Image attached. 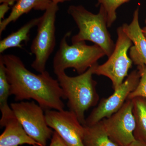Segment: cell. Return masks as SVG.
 Segmentation results:
<instances>
[{
  "mask_svg": "<svg viewBox=\"0 0 146 146\" xmlns=\"http://www.w3.org/2000/svg\"><path fill=\"white\" fill-rule=\"evenodd\" d=\"M0 56L5 65L10 96H14L16 101L32 99L44 110H64V96L57 80L46 71L39 74L32 72L15 55Z\"/></svg>",
  "mask_w": 146,
  "mask_h": 146,
  "instance_id": "cell-1",
  "label": "cell"
},
{
  "mask_svg": "<svg viewBox=\"0 0 146 146\" xmlns=\"http://www.w3.org/2000/svg\"><path fill=\"white\" fill-rule=\"evenodd\" d=\"M97 64L98 63L76 76L67 75L65 72L55 74L63 91L64 99L68 100L69 110L75 115L83 125L86 120L85 112L99 102L97 82L93 78Z\"/></svg>",
  "mask_w": 146,
  "mask_h": 146,
  "instance_id": "cell-2",
  "label": "cell"
},
{
  "mask_svg": "<svg viewBox=\"0 0 146 146\" xmlns=\"http://www.w3.org/2000/svg\"><path fill=\"white\" fill-rule=\"evenodd\" d=\"M79 29L72 38V44L89 41L98 45L109 57L115 44L108 30L107 19L104 9L100 6L99 11L94 14L81 5L70 6L68 9Z\"/></svg>",
  "mask_w": 146,
  "mask_h": 146,
  "instance_id": "cell-3",
  "label": "cell"
},
{
  "mask_svg": "<svg viewBox=\"0 0 146 146\" xmlns=\"http://www.w3.org/2000/svg\"><path fill=\"white\" fill-rule=\"evenodd\" d=\"M71 35V32L66 33L60 40L53 60L55 74L73 68L80 74L98 63V60L106 55L99 46H89L86 44L85 41L69 45L67 40Z\"/></svg>",
  "mask_w": 146,
  "mask_h": 146,
  "instance_id": "cell-4",
  "label": "cell"
},
{
  "mask_svg": "<svg viewBox=\"0 0 146 146\" xmlns=\"http://www.w3.org/2000/svg\"><path fill=\"white\" fill-rule=\"evenodd\" d=\"M58 9V4L52 2L40 17L37 33L31 46L32 54L35 56L31 66L39 73L46 71L47 61L56 46L55 21Z\"/></svg>",
  "mask_w": 146,
  "mask_h": 146,
  "instance_id": "cell-5",
  "label": "cell"
},
{
  "mask_svg": "<svg viewBox=\"0 0 146 146\" xmlns=\"http://www.w3.org/2000/svg\"><path fill=\"white\" fill-rule=\"evenodd\" d=\"M117 39L115 49L105 63L97 64L94 70V74L103 76L111 80L112 89H117L128 75V71L133 62L128 55V51L133 44L125 33L122 27L117 29Z\"/></svg>",
  "mask_w": 146,
  "mask_h": 146,
  "instance_id": "cell-6",
  "label": "cell"
},
{
  "mask_svg": "<svg viewBox=\"0 0 146 146\" xmlns=\"http://www.w3.org/2000/svg\"><path fill=\"white\" fill-rule=\"evenodd\" d=\"M14 115L30 137L42 146H46L54 131L47 124L44 110L34 101L11 104Z\"/></svg>",
  "mask_w": 146,
  "mask_h": 146,
  "instance_id": "cell-7",
  "label": "cell"
},
{
  "mask_svg": "<svg viewBox=\"0 0 146 146\" xmlns=\"http://www.w3.org/2000/svg\"><path fill=\"white\" fill-rule=\"evenodd\" d=\"M138 69L132 71L125 80L108 98H102L86 118L84 125H91L109 117L122 107L129 94L134 91L140 81Z\"/></svg>",
  "mask_w": 146,
  "mask_h": 146,
  "instance_id": "cell-8",
  "label": "cell"
},
{
  "mask_svg": "<svg viewBox=\"0 0 146 146\" xmlns=\"http://www.w3.org/2000/svg\"><path fill=\"white\" fill-rule=\"evenodd\" d=\"M133 107L132 100L127 99L117 112L100 121L109 138L118 146H127L136 140Z\"/></svg>",
  "mask_w": 146,
  "mask_h": 146,
  "instance_id": "cell-9",
  "label": "cell"
},
{
  "mask_svg": "<svg viewBox=\"0 0 146 146\" xmlns=\"http://www.w3.org/2000/svg\"><path fill=\"white\" fill-rule=\"evenodd\" d=\"M47 124L60 136L68 146H84V127L71 111L45 110Z\"/></svg>",
  "mask_w": 146,
  "mask_h": 146,
  "instance_id": "cell-10",
  "label": "cell"
},
{
  "mask_svg": "<svg viewBox=\"0 0 146 146\" xmlns=\"http://www.w3.org/2000/svg\"><path fill=\"white\" fill-rule=\"evenodd\" d=\"M139 11L138 7L135 10L130 24L122 26L133 44L129 49V57L137 67L146 66V39L139 24Z\"/></svg>",
  "mask_w": 146,
  "mask_h": 146,
  "instance_id": "cell-11",
  "label": "cell"
},
{
  "mask_svg": "<svg viewBox=\"0 0 146 146\" xmlns=\"http://www.w3.org/2000/svg\"><path fill=\"white\" fill-rule=\"evenodd\" d=\"M0 136V146H20L40 145L30 137L16 117L7 123Z\"/></svg>",
  "mask_w": 146,
  "mask_h": 146,
  "instance_id": "cell-12",
  "label": "cell"
},
{
  "mask_svg": "<svg viewBox=\"0 0 146 146\" xmlns=\"http://www.w3.org/2000/svg\"><path fill=\"white\" fill-rule=\"evenodd\" d=\"M52 2V0H18L9 16L0 22V35L9 24L16 22L24 14L32 9L45 11Z\"/></svg>",
  "mask_w": 146,
  "mask_h": 146,
  "instance_id": "cell-13",
  "label": "cell"
},
{
  "mask_svg": "<svg viewBox=\"0 0 146 146\" xmlns=\"http://www.w3.org/2000/svg\"><path fill=\"white\" fill-rule=\"evenodd\" d=\"M10 88L5 65L0 56V110L1 113L0 126L2 127H5L9 120L16 117L10 106L8 104Z\"/></svg>",
  "mask_w": 146,
  "mask_h": 146,
  "instance_id": "cell-14",
  "label": "cell"
},
{
  "mask_svg": "<svg viewBox=\"0 0 146 146\" xmlns=\"http://www.w3.org/2000/svg\"><path fill=\"white\" fill-rule=\"evenodd\" d=\"M40 17L33 18L24 25L17 31L12 33L0 42V53L12 48H23L21 43L29 40L30 32L32 29L37 26Z\"/></svg>",
  "mask_w": 146,
  "mask_h": 146,
  "instance_id": "cell-15",
  "label": "cell"
},
{
  "mask_svg": "<svg viewBox=\"0 0 146 146\" xmlns=\"http://www.w3.org/2000/svg\"><path fill=\"white\" fill-rule=\"evenodd\" d=\"M84 127V146H118L109 138L101 121Z\"/></svg>",
  "mask_w": 146,
  "mask_h": 146,
  "instance_id": "cell-16",
  "label": "cell"
},
{
  "mask_svg": "<svg viewBox=\"0 0 146 146\" xmlns=\"http://www.w3.org/2000/svg\"><path fill=\"white\" fill-rule=\"evenodd\" d=\"M132 100L136 122L133 135L136 140L146 143V98L137 97Z\"/></svg>",
  "mask_w": 146,
  "mask_h": 146,
  "instance_id": "cell-17",
  "label": "cell"
},
{
  "mask_svg": "<svg viewBox=\"0 0 146 146\" xmlns=\"http://www.w3.org/2000/svg\"><path fill=\"white\" fill-rule=\"evenodd\" d=\"M130 0H98V4L104 9L107 16L108 27L112 26L117 18V10Z\"/></svg>",
  "mask_w": 146,
  "mask_h": 146,
  "instance_id": "cell-18",
  "label": "cell"
},
{
  "mask_svg": "<svg viewBox=\"0 0 146 146\" xmlns=\"http://www.w3.org/2000/svg\"><path fill=\"white\" fill-rule=\"evenodd\" d=\"M137 69L141 75L138 86L129 96L128 99L132 100L137 97L146 98V66H138Z\"/></svg>",
  "mask_w": 146,
  "mask_h": 146,
  "instance_id": "cell-19",
  "label": "cell"
},
{
  "mask_svg": "<svg viewBox=\"0 0 146 146\" xmlns=\"http://www.w3.org/2000/svg\"><path fill=\"white\" fill-rule=\"evenodd\" d=\"M49 146H68L56 131H54Z\"/></svg>",
  "mask_w": 146,
  "mask_h": 146,
  "instance_id": "cell-20",
  "label": "cell"
},
{
  "mask_svg": "<svg viewBox=\"0 0 146 146\" xmlns=\"http://www.w3.org/2000/svg\"><path fill=\"white\" fill-rule=\"evenodd\" d=\"M10 6L6 3H2L0 5V22L5 19L6 13L10 9Z\"/></svg>",
  "mask_w": 146,
  "mask_h": 146,
  "instance_id": "cell-21",
  "label": "cell"
},
{
  "mask_svg": "<svg viewBox=\"0 0 146 146\" xmlns=\"http://www.w3.org/2000/svg\"><path fill=\"white\" fill-rule=\"evenodd\" d=\"M127 146H146V143L139 140H135Z\"/></svg>",
  "mask_w": 146,
  "mask_h": 146,
  "instance_id": "cell-22",
  "label": "cell"
},
{
  "mask_svg": "<svg viewBox=\"0 0 146 146\" xmlns=\"http://www.w3.org/2000/svg\"><path fill=\"white\" fill-rule=\"evenodd\" d=\"M18 0H0L1 3H6L10 6H13L15 5Z\"/></svg>",
  "mask_w": 146,
  "mask_h": 146,
  "instance_id": "cell-23",
  "label": "cell"
},
{
  "mask_svg": "<svg viewBox=\"0 0 146 146\" xmlns=\"http://www.w3.org/2000/svg\"><path fill=\"white\" fill-rule=\"evenodd\" d=\"M71 1V0H52V2L56 3L58 4V3H61L64 2L66 1Z\"/></svg>",
  "mask_w": 146,
  "mask_h": 146,
  "instance_id": "cell-24",
  "label": "cell"
},
{
  "mask_svg": "<svg viewBox=\"0 0 146 146\" xmlns=\"http://www.w3.org/2000/svg\"><path fill=\"white\" fill-rule=\"evenodd\" d=\"M145 26L143 29H142V30L144 36L145 37L146 39V19L145 20Z\"/></svg>",
  "mask_w": 146,
  "mask_h": 146,
  "instance_id": "cell-25",
  "label": "cell"
},
{
  "mask_svg": "<svg viewBox=\"0 0 146 146\" xmlns=\"http://www.w3.org/2000/svg\"><path fill=\"white\" fill-rule=\"evenodd\" d=\"M33 146H42V145H33Z\"/></svg>",
  "mask_w": 146,
  "mask_h": 146,
  "instance_id": "cell-26",
  "label": "cell"
}]
</instances>
